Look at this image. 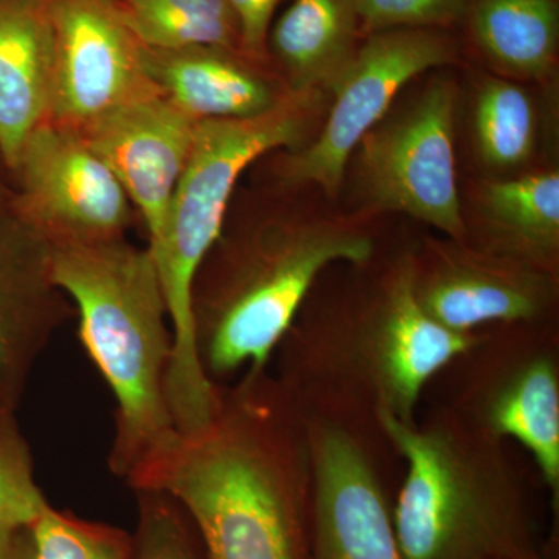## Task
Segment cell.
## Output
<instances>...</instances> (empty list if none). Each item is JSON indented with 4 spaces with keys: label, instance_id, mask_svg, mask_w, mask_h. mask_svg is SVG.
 <instances>
[{
    "label": "cell",
    "instance_id": "obj_1",
    "mask_svg": "<svg viewBox=\"0 0 559 559\" xmlns=\"http://www.w3.org/2000/svg\"><path fill=\"white\" fill-rule=\"evenodd\" d=\"M189 514L205 559H311V460L299 407L270 369L219 385L212 419L128 477Z\"/></svg>",
    "mask_w": 559,
    "mask_h": 559
},
{
    "label": "cell",
    "instance_id": "obj_2",
    "mask_svg": "<svg viewBox=\"0 0 559 559\" xmlns=\"http://www.w3.org/2000/svg\"><path fill=\"white\" fill-rule=\"evenodd\" d=\"M406 473L393 498L403 559H539V511L507 450L509 441L433 407L425 421L378 415Z\"/></svg>",
    "mask_w": 559,
    "mask_h": 559
},
{
    "label": "cell",
    "instance_id": "obj_3",
    "mask_svg": "<svg viewBox=\"0 0 559 559\" xmlns=\"http://www.w3.org/2000/svg\"><path fill=\"white\" fill-rule=\"evenodd\" d=\"M429 318L414 288V257L393 264L373 297L329 322L293 325L280 341V388L301 412L377 421L389 414L414 423L423 390L473 347Z\"/></svg>",
    "mask_w": 559,
    "mask_h": 559
},
{
    "label": "cell",
    "instance_id": "obj_4",
    "mask_svg": "<svg viewBox=\"0 0 559 559\" xmlns=\"http://www.w3.org/2000/svg\"><path fill=\"white\" fill-rule=\"evenodd\" d=\"M50 249L55 285L75 308L80 340L116 400L108 463L127 480L176 432L167 399L173 331L156 261L124 238Z\"/></svg>",
    "mask_w": 559,
    "mask_h": 559
},
{
    "label": "cell",
    "instance_id": "obj_5",
    "mask_svg": "<svg viewBox=\"0 0 559 559\" xmlns=\"http://www.w3.org/2000/svg\"><path fill=\"white\" fill-rule=\"evenodd\" d=\"M374 242L333 223H272L216 241L198 272L193 326L205 377L223 385L241 369H270L280 341L330 264H366Z\"/></svg>",
    "mask_w": 559,
    "mask_h": 559
},
{
    "label": "cell",
    "instance_id": "obj_6",
    "mask_svg": "<svg viewBox=\"0 0 559 559\" xmlns=\"http://www.w3.org/2000/svg\"><path fill=\"white\" fill-rule=\"evenodd\" d=\"M299 110L290 100L252 119L198 121L186 170L168 205L164 230L148 250L167 300L173 359L167 399L175 428H204L218 404V385L205 377L193 326V288L198 272L223 235L235 186L252 162L300 139Z\"/></svg>",
    "mask_w": 559,
    "mask_h": 559
},
{
    "label": "cell",
    "instance_id": "obj_7",
    "mask_svg": "<svg viewBox=\"0 0 559 559\" xmlns=\"http://www.w3.org/2000/svg\"><path fill=\"white\" fill-rule=\"evenodd\" d=\"M546 322L511 323L479 333L447 370L455 373L450 407L495 439L530 452L559 520V344Z\"/></svg>",
    "mask_w": 559,
    "mask_h": 559
},
{
    "label": "cell",
    "instance_id": "obj_8",
    "mask_svg": "<svg viewBox=\"0 0 559 559\" xmlns=\"http://www.w3.org/2000/svg\"><path fill=\"white\" fill-rule=\"evenodd\" d=\"M311 460V559H403L378 421L301 412Z\"/></svg>",
    "mask_w": 559,
    "mask_h": 559
},
{
    "label": "cell",
    "instance_id": "obj_9",
    "mask_svg": "<svg viewBox=\"0 0 559 559\" xmlns=\"http://www.w3.org/2000/svg\"><path fill=\"white\" fill-rule=\"evenodd\" d=\"M455 57L457 47L443 31L400 28L366 35L331 83L336 98L325 127L286 162L283 176L336 194L353 151L384 119L399 92L419 73L451 64Z\"/></svg>",
    "mask_w": 559,
    "mask_h": 559
},
{
    "label": "cell",
    "instance_id": "obj_10",
    "mask_svg": "<svg viewBox=\"0 0 559 559\" xmlns=\"http://www.w3.org/2000/svg\"><path fill=\"white\" fill-rule=\"evenodd\" d=\"M13 212L50 246L120 240L134 207L119 180L79 132L44 121L14 164Z\"/></svg>",
    "mask_w": 559,
    "mask_h": 559
},
{
    "label": "cell",
    "instance_id": "obj_11",
    "mask_svg": "<svg viewBox=\"0 0 559 559\" xmlns=\"http://www.w3.org/2000/svg\"><path fill=\"white\" fill-rule=\"evenodd\" d=\"M454 87L437 80L399 119L371 130L359 165L371 200L423 221L462 242L454 150Z\"/></svg>",
    "mask_w": 559,
    "mask_h": 559
},
{
    "label": "cell",
    "instance_id": "obj_12",
    "mask_svg": "<svg viewBox=\"0 0 559 559\" xmlns=\"http://www.w3.org/2000/svg\"><path fill=\"white\" fill-rule=\"evenodd\" d=\"M49 14L51 123L81 132L110 110L159 94L108 0H49Z\"/></svg>",
    "mask_w": 559,
    "mask_h": 559
},
{
    "label": "cell",
    "instance_id": "obj_13",
    "mask_svg": "<svg viewBox=\"0 0 559 559\" xmlns=\"http://www.w3.org/2000/svg\"><path fill=\"white\" fill-rule=\"evenodd\" d=\"M414 288L430 319L462 334L544 322L555 300L554 272L459 246H433L425 260L414 259Z\"/></svg>",
    "mask_w": 559,
    "mask_h": 559
},
{
    "label": "cell",
    "instance_id": "obj_14",
    "mask_svg": "<svg viewBox=\"0 0 559 559\" xmlns=\"http://www.w3.org/2000/svg\"><path fill=\"white\" fill-rule=\"evenodd\" d=\"M197 127L198 121L154 94L110 110L79 132L138 210L150 246L156 245L164 230Z\"/></svg>",
    "mask_w": 559,
    "mask_h": 559
},
{
    "label": "cell",
    "instance_id": "obj_15",
    "mask_svg": "<svg viewBox=\"0 0 559 559\" xmlns=\"http://www.w3.org/2000/svg\"><path fill=\"white\" fill-rule=\"evenodd\" d=\"M51 277L49 242L11 210L0 213V400L14 407L40 353L72 318Z\"/></svg>",
    "mask_w": 559,
    "mask_h": 559
},
{
    "label": "cell",
    "instance_id": "obj_16",
    "mask_svg": "<svg viewBox=\"0 0 559 559\" xmlns=\"http://www.w3.org/2000/svg\"><path fill=\"white\" fill-rule=\"evenodd\" d=\"M140 58L154 90L194 121L252 119L283 102L259 69L261 62L242 51L140 46Z\"/></svg>",
    "mask_w": 559,
    "mask_h": 559
},
{
    "label": "cell",
    "instance_id": "obj_17",
    "mask_svg": "<svg viewBox=\"0 0 559 559\" xmlns=\"http://www.w3.org/2000/svg\"><path fill=\"white\" fill-rule=\"evenodd\" d=\"M51 61L49 0H0V156L10 171L49 120Z\"/></svg>",
    "mask_w": 559,
    "mask_h": 559
},
{
    "label": "cell",
    "instance_id": "obj_18",
    "mask_svg": "<svg viewBox=\"0 0 559 559\" xmlns=\"http://www.w3.org/2000/svg\"><path fill=\"white\" fill-rule=\"evenodd\" d=\"M360 24L353 0H294L267 35L266 50L293 91L333 83L358 49Z\"/></svg>",
    "mask_w": 559,
    "mask_h": 559
},
{
    "label": "cell",
    "instance_id": "obj_19",
    "mask_svg": "<svg viewBox=\"0 0 559 559\" xmlns=\"http://www.w3.org/2000/svg\"><path fill=\"white\" fill-rule=\"evenodd\" d=\"M463 22L477 49L513 75L539 79L557 61L558 0H469Z\"/></svg>",
    "mask_w": 559,
    "mask_h": 559
},
{
    "label": "cell",
    "instance_id": "obj_20",
    "mask_svg": "<svg viewBox=\"0 0 559 559\" xmlns=\"http://www.w3.org/2000/svg\"><path fill=\"white\" fill-rule=\"evenodd\" d=\"M484 207L500 255L554 272L559 248V175L499 180L484 189Z\"/></svg>",
    "mask_w": 559,
    "mask_h": 559
},
{
    "label": "cell",
    "instance_id": "obj_21",
    "mask_svg": "<svg viewBox=\"0 0 559 559\" xmlns=\"http://www.w3.org/2000/svg\"><path fill=\"white\" fill-rule=\"evenodd\" d=\"M140 46L157 50H241L240 25L227 0H108Z\"/></svg>",
    "mask_w": 559,
    "mask_h": 559
},
{
    "label": "cell",
    "instance_id": "obj_22",
    "mask_svg": "<svg viewBox=\"0 0 559 559\" xmlns=\"http://www.w3.org/2000/svg\"><path fill=\"white\" fill-rule=\"evenodd\" d=\"M476 132L481 157L491 167H518L535 143V112L521 87L488 80L476 106Z\"/></svg>",
    "mask_w": 559,
    "mask_h": 559
},
{
    "label": "cell",
    "instance_id": "obj_23",
    "mask_svg": "<svg viewBox=\"0 0 559 559\" xmlns=\"http://www.w3.org/2000/svg\"><path fill=\"white\" fill-rule=\"evenodd\" d=\"M32 559H131L132 535L49 506L32 524Z\"/></svg>",
    "mask_w": 559,
    "mask_h": 559
},
{
    "label": "cell",
    "instance_id": "obj_24",
    "mask_svg": "<svg viewBox=\"0 0 559 559\" xmlns=\"http://www.w3.org/2000/svg\"><path fill=\"white\" fill-rule=\"evenodd\" d=\"M131 559H205L189 514L165 492L138 489Z\"/></svg>",
    "mask_w": 559,
    "mask_h": 559
},
{
    "label": "cell",
    "instance_id": "obj_25",
    "mask_svg": "<svg viewBox=\"0 0 559 559\" xmlns=\"http://www.w3.org/2000/svg\"><path fill=\"white\" fill-rule=\"evenodd\" d=\"M13 414L0 417V527H27L49 507Z\"/></svg>",
    "mask_w": 559,
    "mask_h": 559
},
{
    "label": "cell",
    "instance_id": "obj_26",
    "mask_svg": "<svg viewBox=\"0 0 559 559\" xmlns=\"http://www.w3.org/2000/svg\"><path fill=\"white\" fill-rule=\"evenodd\" d=\"M360 32L432 28L444 31L465 21L469 0H353Z\"/></svg>",
    "mask_w": 559,
    "mask_h": 559
},
{
    "label": "cell",
    "instance_id": "obj_27",
    "mask_svg": "<svg viewBox=\"0 0 559 559\" xmlns=\"http://www.w3.org/2000/svg\"><path fill=\"white\" fill-rule=\"evenodd\" d=\"M240 25L241 50L250 60H267V35L280 0H227Z\"/></svg>",
    "mask_w": 559,
    "mask_h": 559
},
{
    "label": "cell",
    "instance_id": "obj_28",
    "mask_svg": "<svg viewBox=\"0 0 559 559\" xmlns=\"http://www.w3.org/2000/svg\"><path fill=\"white\" fill-rule=\"evenodd\" d=\"M32 525L0 527V559H32Z\"/></svg>",
    "mask_w": 559,
    "mask_h": 559
},
{
    "label": "cell",
    "instance_id": "obj_29",
    "mask_svg": "<svg viewBox=\"0 0 559 559\" xmlns=\"http://www.w3.org/2000/svg\"><path fill=\"white\" fill-rule=\"evenodd\" d=\"M539 559H559V533H549L546 550Z\"/></svg>",
    "mask_w": 559,
    "mask_h": 559
},
{
    "label": "cell",
    "instance_id": "obj_30",
    "mask_svg": "<svg viewBox=\"0 0 559 559\" xmlns=\"http://www.w3.org/2000/svg\"><path fill=\"white\" fill-rule=\"evenodd\" d=\"M5 210V191H3L2 182H0V213Z\"/></svg>",
    "mask_w": 559,
    "mask_h": 559
},
{
    "label": "cell",
    "instance_id": "obj_31",
    "mask_svg": "<svg viewBox=\"0 0 559 559\" xmlns=\"http://www.w3.org/2000/svg\"><path fill=\"white\" fill-rule=\"evenodd\" d=\"M11 411H13V407L9 406L5 401L0 400V417H2L3 414H7V412Z\"/></svg>",
    "mask_w": 559,
    "mask_h": 559
}]
</instances>
